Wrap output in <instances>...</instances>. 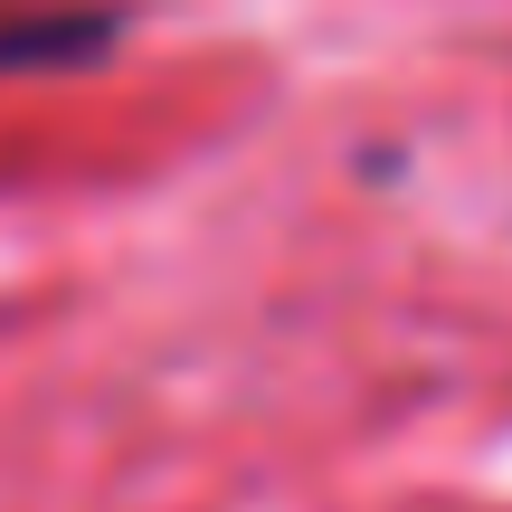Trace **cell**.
Returning <instances> with one entry per match:
<instances>
[{
    "label": "cell",
    "mask_w": 512,
    "mask_h": 512,
    "mask_svg": "<svg viewBox=\"0 0 512 512\" xmlns=\"http://www.w3.org/2000/svg\"><path fill=\"white\" fill-rule=\"evenodd\" d=\"M114 48V10H38L29 29H0V67H67Z\"/></svg>",
    "instance_id": "6da1fadb"
}]
</instances>
